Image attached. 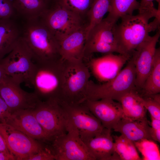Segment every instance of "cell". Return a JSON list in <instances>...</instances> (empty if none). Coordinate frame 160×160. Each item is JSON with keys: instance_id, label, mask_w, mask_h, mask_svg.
Instances as JSON below:
<instances>
[{"instance_id": "obj_1", "label": "cell", "mask_w": 160, "mask_h": 160, "mask_svg": "<svg viewBox=\"0 0 160 160\" xmlns=\"http://www.w3.org/2000/svg\"><path fill=\"white\" fill-rule=\"evenodd\" d=\"M21 36L30 51L33 62L62 60L58 40L39 17L24 20Z\"/></svg>"}, {"instance_id": "obj_2", "label": "cell", "mask_w": 160, "mask_h": 160, "mask_svg": "<svg viewBox=\"0 0 160 160\" xmlns=\"http://www.w3.org/2000/svg\"><path fill=\"white\" fill-rule=\"evenodd\" d=\"M151 18L138 13L124 16L116 24V32L120 48L123 54L131 56L136 49L149 36V33L159 28L160 18H155L149 23Z\"/></svg>"}, {"instance_id": "obj_3", "label": "cell", "mask_w": 160, "mask_h": 160, "mask_svg": "<svg viewBox=\"0 0 160 160\" xmlns=\"http://www.w3.org/2000/svg\"><path fill=\"white\" fill-rule=\"evenodd\" d=\"M65 61L34 63L31 77V87L39 100L60 99Z\"/></svg>"}, {"instance_id": "obj_4", "label": "cell", "mask_w": 160, "mask_h": 160, "mask_svg": "<svg viewBox=\"0 0 160 160\" xmlns=\"http://www.w3.org/2000/svg\"><path fill=\"white\" fill-rule=\"evenodd\" d=\"M127 63L116 77L108 81L97 84L89 80L86 89L85 100L109 99L119 102L124 94L136 89V72L132 58L130 57Z\"/></svg>"}, {"instance_id": "obj_5", "label": "cell", "mask_w": 160, "mask_h": 160, "mask_svg": "<svg viewBox=\"0 0 160 160\" xmlns=\"http://www.w3.org/2000/svg\"><path fill=\"white\" fill-rule=\"evenodd\" d=\"M65 61L60 100L69 104H80L85 100L90 72L83 61Z\"/></svg>"}, {"instance_id": "obj_6", "label": "cell", "mask_w": 160, "mask_h": 160, "mask_svg": "<svg viewBox=\"0 0 160 160\" xmlns=\"http://www.w3.org/2000/svg\"><path fill=\"white\" fill-rule=\"evenodd\" d=\"M33 112L50 141L67 133L69 120L60 100H40Z\"/></svg>"}, {"instance_id": "obj_7", "label": "cell", "mask_w": 160, "mask_h": 160, "mask_svg": "<svg viewBox=\"0 0 160 160\" xmlns=\"http://www.w3.org/2000/svg\"><path fill=\"white\" fill-rule=\"evenodd\" d=\"M6 74L16 83L31 87L34 63L31 53L21 36L12 50L0 60Z\"/></svg>"}, {"instance_id": "obj_8", "label": "cell", "mask_w": 160, "mask_h": 160, "mask_svg": "<svg viewBox=\"0 0 160 160\" xmlns=\"http://www.w3.org/2000/svg\"><path fill=\"white\" fill-rule=\"evenodd\" d=\"M116 23L106 17L89 31L86 38L83 61L86 62L95 53L123 54L116 32Z\"/></svg>"}, {"instance_id": "obj_9", "label": "cell", "mask_w": 160, "mask_h": 160, "mask_svg": "<svg viewBox=\"0 0 160 160\" xmlns=\"http://www.w3.org/2000/svg\"><path fill=\"white\" fill-rule=\"evenodd\" d=\"M52 4L39 18L59 41L83 26L80 15L55 1H52Z\"/></svg>"}, {"instance_id": "obj_10", "label": "cell", "mask_w": 160, "mask_h": 160, "mask_svg": "<svg viewBox=\"0 0 160 160\" xmlns=\"http://www.w3.org/2000/svg\"><path fill=\"white\" fill-rule=\"evenodd\" d=\"M49 148L56 160H96L81 138L77 129L69 121L67 132L52 141Z\"/></svg>"}, {"instance_id": "obj_11", "label": "cell", "mask_w": 160, "mask_h": 160, "mask_svg": "<svg viewBox=\"0 0 160 160\" xmlns=\"http://www.w3.org/2000/svg\"><path fill=\"white\" fill-rule=\"evenodd\" d=\"M0 133L15 160H26L45 148L33 139L5 123H0Z\"/></svg>"}, {"instance_id": "obj_12", "label": "cell", "mask_w": 160, "mask_h": 160, "mask_svg": "<svg viewBox=\"0 0 160 160\" xmlns=\"http://www.w3.org/2000/svg\"><path fill=\"white\" fill-rule=\"evenodd\" d=\"M61 101L69 121L77 129L83 141L94 137L105 129L83 103L69 104Z\"/></svg>"}, {"instance_id": "obj_13", "label": "cell", "mask_w": 160, "mask_h": 160, "mask_svg": "<svg viewBox=\"0 0 160 160\" xmlns=\"http://www.w3.org/2000/svg\"><path fill=\"white\" fill-rule=\"evenodd\" d=\"M0 95L10 113L19 110L33 109L40 100L34 93L24 90L7 75L0 83Z\"/></svg>"}, {"instance_id": "obj_14", "label": "cell", "mask_w": 160, "mask_h": 160, "mask_svg": "<svg viewBox=\"0 0 160 160\" xmlns=\"http://www.w3.org/2000/svg\"><path fill=\"white\" fill-rule=\"evenodd\" d=\"M160 36L159 29L154 36H149L131 56L135 66V87L137 89H141L151 70Z\"/></svg>"}, {"instance_id": "obj_15", "label": "cell", "mask_w": 160, "mask_h": 160, "mask_svg": "<svg viewBox=\"0 0 160 160\" xmlns=\"http://www.w3.org/2000/svg\"><path fill=\"white\" fill-rule=\"evenodd\" d=\"M130 57L124 54L109 53L99 57H91L85 63L95 79L103 83L116 77Z\"/></svg>"}, {"instance_id": "obj_16", "label": "cell", "mask_w": 160, "mask_h": 160, "mask_svg": "<svg viewBox=\"0 0 160 160\" xmlns=\"http://www.w3.org/2000/svg\"><path fill=\"white\" fill-rule=\"evenodd\" d=\"M109 99L87 100L83 103L104 128L111 130L118 121L124 117L121 103Z\"/></svg>"}, {"instance_id": "obj_17", "label": "cell", "mask_w": 160, "mask_h": 160, "mask_svg": "<svg viewBox=\"0 0 160 160\" xmlns=\"http://www.w3.org/2000/svg\"><path fill=\"white\" fill-rule=\"evenodd\" d=\"M33 109H23L11 113L5 123L35 140L50 141L35 116Z\"/></svg>"}, {"instance_id": "obj_18", "label": "cell", "mask_w": 160, "mask_h": 160, "mask_svg": "<svg viewBox=\"0 0 160 160\" xmlns=\"http://www.w3.org/2000/svg\"><path fill=\"white\" fill-rule=\"evenodd\" d=\"M86 27L83 26L59 41L62 60L83 61L86 37Z\"/></svg>"}, {"instance_id": "obj_19", "label": "cell", "mask_w": 160, "mask_h": 160, "mask_svg": "<svg viewBox=\"0 0 160 160\" xmlns=\"http://www.w3.org/2000/svg\"><path fill=\"white\" fill-rule=\"evenodd\" d=\"M84 142L96 160H119L115 152L111 130L105 128L101 133Z\"/></svg>"}, {"instance_id": "obj_20", "label": "cell", "mask_w": 160, "mask_h": 160, "mask_svg": "<svg viewBox=\"0 0 160 160\" xmlns=\"http://www.w3.org/2000/svg\"><path fill=\"white\" fill-rule=\"evenodd\" d=\"M113 129L133 142L143 139L152 140L151 127L149 125L147 117L137 120L123 117Z\"/></svg>"}, {"instance_id": "obj_21", "label": "cell", "mask_w": 160, "mask_h": 160, "mask_svg": "<svg viewBox=\"0 0 160 160\" xmlns=\"http://www.w3.org/2000/svg\"><path fill=\"white\" fill-rule=\"evenodd\" d=\"M21 35V26L12 18L0 20V60L13 49Z\"/></svg>"}, {"instance_id": "obj_22", "label": "cell", "mask_w": 160, "mask_h": 160, "mask_svg": "<svg viewBox=\"0 0 160 160\" xmlns=\"http://www.w3.org/2000/svg\"><path fill=\"white\" fill-rule=\"evenodd\" d=\"M124 117L137 120L146 117L147 110L143 102L142 97L136 89L124 94L120 99Z\"/></svg>"}, {"instance_id": "obj_23", "label": "cell", "mask_w": 160, "mask_h": 160, "mask_svg": "<svg viewBox=\"0 0 160 160\" xmlns=\"http://www.w3.org/2000/svg\"><path fill=\"white\" fill-rule=\"evenodd\" d=\"M17 17L24 20L38 18L50 5L49 0H12Z\"/></svg>"}, {"instance_id": "obj_24", "label": "cell", "mask_w": 160, "mask_h": 160, "mask_svg": "<svg viewBox=\"0 0 160 160\" xmlns=\"http://www.w3.org/2000/svg\"><path fill=\"white\" fill-rule=\"evenodd\" d=\"M144 96L160 92V49L156 48L151 70L141 89Z\"/></svg>"}, {"instance_id": "obj_25", "label": "cell", "mask_w": 160, "mask_h": 160, "mask_svg": "<svg viewBox=\"0 0 160 160\" xmlns=\"http://www.w3.org/2000/svg\"><path fill=\"white\" fill-rule=\"evenodd\" d=\"M140 2L137 0H110L108 14L106 18L117 22L122 17L133 15L138 9Z\"/></svg>"}, {"instance_id": "obj_26", "label": "cell", "mask_w": 160, "mask_h": 160, "mask_svg": "<svg viewBox=\"0 0 160 160\" xmlns=\"http://www.w3.org/2000/svg\"><path fill=\"white\" fill-rule=\"evenodd\" d=\"M114 144V151L119 160H141L134 142L121 135L112 136Z\"/></svg>"}, {"instance_id": "obj_27", "label": "cell", "mask_w": 160, "mask_h": 160, "mask_svg": "<svg viewBox=\"0 0 160 160\" xmlns=\"http://www.w3.org/2000/svg\"><path fill=\"white\" fill-rule=\"evenodd\" d=\"M110 0H94L88 13L89 22L86 27V39L90 30L103 19L108 12Z\"/></svg>"}, {"instance_id": "obj_28", "label": "cell", "mask_w": 160, "mask_h": 160, "mask_svg": "<svg viewBox=\"0 0 160 160\" xmlns=\"http://www.w3.org/2000/svg\"><path fill=\"white\" fill-rule=\"evenodd\" d=\"M134 143L136 148L141 153L142 160H160L159 147L152 140L143 139Z\"/></svg>"}, {"instance_id": "obj_29", "label": "cell", "mask_w": 160, "mask_h": 160, "mask_svg": "<svg viewBox=\"0 0 160 160\" xmlns=\"http://www.w3.org/2000/svg\"><path fill=\"white\" fill-rule=\"evenodd\" d=\"M60 5L81 16L87 13L94 0H53Z\"/></svg>"}, {"instance_id": "obj_30", "label": "cell", "mask_w": 160, "mask_h": 160, "mask_svg": "<svg viewBox=\"0 0 160 160\" xmlns=\"http://www.w3.org/2000/svg\"><path fill=\"white\" fill-rule=\"evenodd\" d=\"M142 96L143 104L151 117L160 120V102L155 100L152 95Z\"/></svg>"}, {"instance_id": "obj_31", "label": "cell", "mask_w": 160, "mask_h": 160, "mask_svg": "<svg viewBox=\"0 0 160 160\" xmlns=\"http://www.w3.org/2000/svg\"><path fill=\"white\" fill-rule=\"evenodd\" d=\"M160 3V0H141L138 9L139 13L148 15L152 17H156L160 15V9L155 8L153 1Z\"/></svg>"}, {"instance_id": "obj_32", "label": "cell", "mask_w": 160, "mask_h": 160, "mask_svg": "<svg viewBox=\"0 0 160 160\" xmlns=\"http://www.w3.org/2000/svg\"><path fill=\"white\" fill-rule=\"evenodd\" d=\"M17 17L12 0H0V20Z\"/></svg>"}, {"instance_id": "obj_33", "label": "cell", "mask_w": 160, "mask_h": 160, "mask_svg": "<svg viewBox=\"0 0 160 160\" xmlns=\"http://www.w3.org/2000/svg\"><path fill=\"white\" fill-rule=\"evenodd\" d=\"M54 156L49 148H45L41 151L32 155L26 160H53Z\"/></svg>"}, {"instance_id": "obj_34", "label": "cell", "mask_w": 160, "mask_h": 160, "mask_svg": "<svg viewBox=\"0 0 160 160\" xmlns=\"http://www.w3.org/2000/svg\"><path fill=\"white\" fill-rule=\"evenodd\" d=\"M151 136L152 140L160 142V120L151 117Z\"/></svg>"}, {"instance_id": "obj_35", "label": "cell", "mask_w": 160, "mask_h": 160, "mask_svg": "<svg viewBox=\"0 0 160 160\" xmlns=\"http://www.w3.org/2000/svg\"><path fill=\"white\" fill-rule=\"evenodd\" d=\"M10 114L7 105L0 95V123H5Z\"/></svg>"}, {"instance_id": "obj_36", "label": "cell", "mask_w": 160, "mask_h": 160, "mask_svg": "<svg viewBox=\"0 0 160 160\" xmlns=\"http://www.w3.org/2000/svg\"><path fill=\"white\" fill-rule=\"evenodd\" d=\"M0 151L11 158L12 160H15L14 157L9 151L5 140L0 133Z\"/></svg>"}, {"instance_id": "obj_37", "label": "cell", "mask_w": 160, "mask_h": 160, "mask_svg": "<svg viewBox=\"0 0 160 160\" xmlns=\"http://www.w3.org/2000/svg\"><path fill=\"white\" fill-rule=\"evenodd\" d=\"M6 75L3 68L0 64V83L2 81Z\"/></svg>"}, {"instance_id": "obj_38", "label": "cell", "mask_w": 160, "mask_h": 160, "mask_svg": "<svg viewBox=\"0 0 160 160\" xmlns=\"http://www.w3.org/2000/svg\"><path fill=\"white\" fill-rule=\"evenodd\" d=\"M0 160H12V159L0 151Z\"/></svg>"}, {"instance_id": "obj_39", "label": "cell", "mask_w": 160, "mask_h": 160, "mask_svg": "<svg viewBox=\"0 0 160 160\" xmlns=\"http://www.w3.org/2000/svg\"><path fill=\"white\" fill-rule=\"evenodd\" d=\"M49 1H52L53 0H49Z\"/></svg>"}]
</instances>
